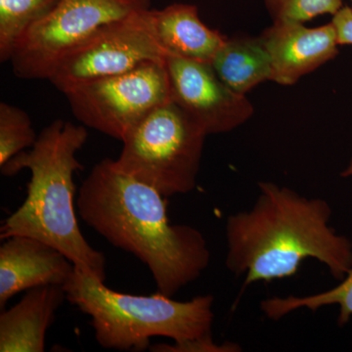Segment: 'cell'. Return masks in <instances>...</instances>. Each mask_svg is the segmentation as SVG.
<instances>
[{
  "mask_svg": "<svg viewBox=\"0 0 352 352\" xmlns=\"http://www.w3.org/2000/svg\"><path fill=\"white\" fill-rule=\"evenodd\" d=\"M153 23V9L136 11L111 23L69 52L48 78L65 92L101 78L122 75L150 62H166Z\"/></svg>",
  "mask_w": 352,
  "mask_h": 352,
  "instance_id": "obj_8",
  "label": "cell"
},
{
  "mask_svg": "<svg viewBox=\"0 0 352 352\" xmlns=\"http://www.w3.org/2000/svg\"><path fill=\"white\" fill-rule=\"evenodd\" d=\"M170 100L210 134L237 129L254 115L245 95L233 91L222 82L212 65L166 58Z\"/></svg>",
  "mask_w": 352,
  "mask_h": 352,
  "instance_id": "obj_9",
  "label": "cell"
},
{
  "mask_svg": "<svg viewBox=\"0 0 352 352\" xmlns=\"http://www.w3.org/2000/svg\"><path fill=\"white\" fill-rule=\"evenodd\" d=\"M342 175L344 176V177H349V176H352V160L351 163H349V166H347L346 170L342 173Z\"/></svg>",
  "mask_w": 352,
  "mask_h": 352,
  "instance_id": "obj_21",
  "label": "cell"
},
{
  "mask_svg": "<svg viewBox=\"0 0 352 352\" xmlns=\"http://www.w3.org/2000/svg\"><path fill=\"white\" fill-rule=\"evenodd\" d=\"M351 2H352V0H351Z\"/></svg>",
  "mask_w": 352,
  "mask_h": 352,
  "instance_id": "obj_22",
  "label": "cell"
},
{
  "mask_svg": "<svg viewBox=\"0 0 352 352\" xmlns=\"http://www.w3.org/2000/svg\"><path fill=\"white\" fill-rule=\"evenodd\" d=\"M155 34L168 57L182 58L201 63L212 60L226 41V36L204 24L195 6L175 3L153 9Z\"/></svg>",
  "mask_w": 352,
  "mask_h": 352,
  "instance_id": "obj_13",
  "label": "cell"
},
{
  "mask_svg": "<svg viewBox=\"0 0 352 352\" xmlns=\"http://www.w3.org/2000/svg\"><path fill=\"white\" fill-rule=\"evenodd\" d=\"M58 0H0V61H10L30 29L45 17Z\"/></svg>",
  "mask_w": 352,
  "mask_h": 352,
  "instance_id": "obj_15",
  "label": "cell"
},
{
  "mask_svg": "<svg viewBox=\"0 0 352 352\" xmlns=\"http://www.w3.org/2000/svg\"><path fill=\"white\" fill-rule=\"evenodd\" d=\"M210 65L224 85L243 95L270 80L272 74L270 54L259 36L227 38Z\"/></svg>",
  "mask_w": 352,
  "mask_h": 352,
  "instance_id": "obj_14",
  "label": "cell"
},
{
  "mask_svg": "<svg viewBox=\"0 0 352 352\" xmlns=\"http://www.w3.org/2000/svg\"><path fill=\"white\" fill-rule=\"evenodd\" d=\"M166 62H150L72 88L64 94L73 115L85 126L122 142L150 113L170 101Z\"/></svg>",
  "mask_w": 352,
  "mask_h": 352,
  "instance_id": "obj_7",
  "label": "cell"
},
{
  "mask_svg": "<svg viewBox=\"0 0 352 352\" xmlns=\"http://www.w3.org/2000/svg\"><path fill=\"white\" fill-rule=\"evenodd\" d=\"M331 305H340L339 325H346L352 316V268L339 286L329 291L305 296L268 298L261 302V308L267 318L279 320L300 308L315 311Z\"/></svg>",
  "mask_w": 352,
  "mask_h": 352,
  "instance_id": "obj_16",
  "label": "cell"
},
{
  "mask_svg": "<svg viewBox=\"0 0 352 352\" xmlns=\"http://www.w3.org/2000/svg\"><path fill=\"white\" fill-rule=\"evenodd\" d=\"M75 264L43 241L12 236L0 247V307L25 289L62 286L75 272Z\"/></svg>",
  "mask_w": 352,
  "mask_h": 352,
  "instance_id": "obj_11",
  "label": "cell"
},
{
  "mask_svg": "<svg viewBox=\"0 0 352 352\" xmlns=\"http://www.w3.org/2000/svg\"><path fill=\"white\" fill-rule=\"evenodd\" d=\"M259 38L270 54V80L282 85H295L339 53L332 22L314 29L303 23H273Z\"/></svg>",
  "mask_w": 352,
  "mask_h": 352,
  "instance_id": "obj_10",
  "label": "cell"
},
{
  "mask_svg": "<svg viewBox=\"0 0 352 352\" xmlns=\"http://www.w3.org/2000/svg\"><path fill=\"white\" fill-rule=\"evenodd\" d=\"M339 45H352V8L344 6L332 20Z\"/></svg>",
  "mask_w": 352,
  "mask_h": 352,
  "instance_id": "obj_20",
  "label": "cell"
},
{
  "mask_svg": "<svg viewBox=\"0 0 352 352\" xmlns=\"http://www.w3.org/2000/svg\"><path fill=\"white\" fill-rule=\"evenodd\" d=\"M66 298L62 286L28 289L22 300L0 315V352H43L45 335Z\"/></svg>",
  "mask_w": 352,
  "mask_h": 352,
  "instance_id": "obj_12",
  "label": "cell"
},
{
  "mask_svg": "<svg viewBox=\"0 0 352 352\" xmlns=\"http://www.w3.org/2000/svg\"><path fill=\"white\" fill-rule=\"evenodd\" d=\"M208 134L173 101L155 109L122 141L118 168L168 197L196 187Z\"/></svg>",
  "mask_w": 352,
  "mask_h": 352,
  "instance_id": "obj_5",
  "label": "cell"
},
{
  "mask_svg": "<svg viewBox=\"0 0 352 352\" xmlns=\"http://www.w3.org/2000/svg\"><path fill=\"white\" fill-rule=\"evenodd\" d=\"M273 23H305L324 14L335 15L342 0H264Z\"/></svg>",
  "mask_w": 352,
  "mask_h": 352,
  "instance_id": "obj_18",
  "label": "cell"
},
{
  "mask_svg": "<svg viewBox=\"0 0 352 352\" xmlns=\"http://www.w3.org/2000/svg\"><path fill=\"white\" fill-rule=\"evenodd\" d=\"M38 136L25 111L4 102L0 104V166L32 148Z\"/></svg>",
  "mask_w": 352,
  "mask_h": 352,
  "instance_id": "obj_17",
  "label": "cell"
},
{
  "mask_svg": "<svg viewBox=\"0 0 352 352\" xmlns=\"http://www.w3.org/2000/svg\"><path fill=\"white\" fill-rule=\"evenodd\" d=\"M149 8L150 0H58L18 44L10 60L14 74L48 80L65 56L106 25Z\"/></svg>",
  "mask_w": 352,
  "mask_h": 352,
  "instance_id": "obj_6",
  "label": "cell"
},
{
  "mask_svg": "<svg viewBox=\"0 0 352 352\" xmlns=\"http://www.w3.org/2000/svg\"><path fill=\"white\" fill-rule=\"evenodd\" d=\"M150 351L154 352H223L239 351V347L231 344H215L210 337L203 338L185 342H175L173 344H157L150 346Z\"/></svg>",
  "mask_w": 352,
  "mask_h": 352,
  "instance_id": "obj_19",
  "label": "cell"
},
{
  "mask_svg": "<svg viewBox=\"0 0 352 352\" xmlns=\"http://www.w3.org/2000/svg\"><path fill=\"white\" fill-rule=\"evenodd\" d=\"M66 298L91 317L97 342L104 349L143 351L153 337L185 342L212 336L214 296H199L178 302L157 293L133 296L119 293L105 282L76 267L64 286Z\"/></svg>",
  "mask_w": 352,
  "mask_h": 352,
  "instance_id": "obj_4",
  "label": "cell"
},
{
  "mask_svg": "<svg viewBox=\"0 0 352 352\" xmlns=\"http://www.w3.org/2000/svg\"><path fill=\"white\" fill-rule=\"evenodd\" d=\"M85 126L56 120L46 126L29 150L13 157L1 168L13 176L31 170L27 198L2 224L0 238L27 236L63 252L78 270L106 280V258L83 237L75 212L74 175L82 170L76 154L87 140Z\"/></svg>",
  "mask_w": 352,
  "mask_h": 352,
  "instance_id": "obj_3",
  "label": "cell"
},
{
  "mask_svg": "<svg viewBox=\"0 0 352 352\" xmlns=\"http://www.w3.org/2000/svg\"><path fill=\"white\" fill-rule=\"evenodd\" d=\"M258 187L251 210L231 214L226 222V266L245 275L243 287L294 276L308 258L344 279L352 268V244L329 226L327 201L273 182Z\"/></svg>",
  "mask_w": 352,
  "mask_h": 352,
  "instance_id": "obj_2",
  "label": "cell"
},
{
  "mask_svg": "<svg viewBox=\"0 0 352 352\" xmlns=\"http://www.w3.org/2000/svg\"><path fill=\"white\" fill-rule=\"evenodd\" d=\"M78 210L88 226L146 264L164 295L173 296L195 281L210 264L201 231L171 223L166 197L122 173L113 160H102L90 171L78 192Z\"/></svg>",
  "mask_w": 352,
  "mask_h": 352,
  "instance_id": "obj_1",
  "label": "cell"
}]
</instances>
